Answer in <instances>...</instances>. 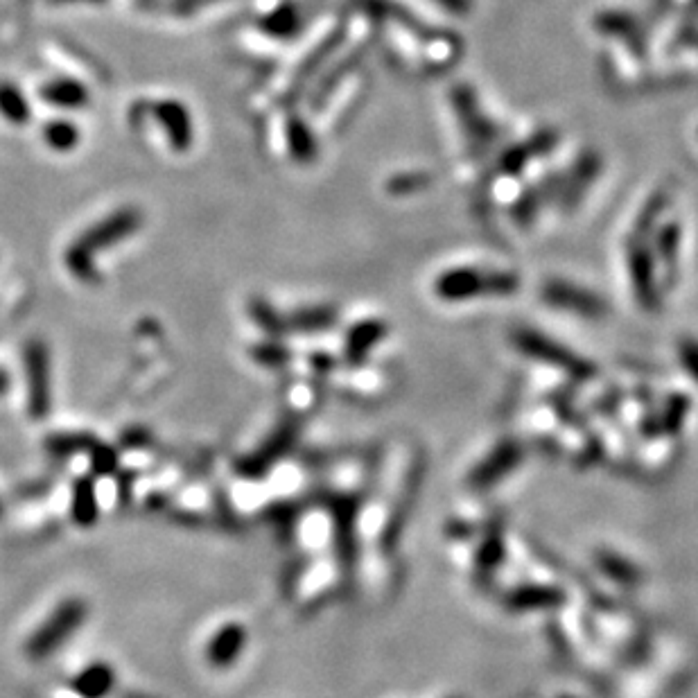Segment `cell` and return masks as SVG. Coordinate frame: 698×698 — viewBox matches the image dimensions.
<instances>
[{
	"label": "cell",
	"mask_w": 698,
	"mask_h": 698,
	"mask_svg": "<svg viewBox=\"0 0 698 698\" xmlns=\"http://www.w3.org/2000/svg\"><path fill=\"white\" fill-rule=\"evenodd\" d=\"M290 443H292V430L290 427H283V430H278L258 452H253V455L244 457L240 461L238 473L244 477L265 475L267 470L274 466V461L285 455L287 448H290Z\"/></svg>",
	"instance_id": "obj_5"
},
{
	"label": "cell",
	"mask_w": 698,
	"mask_h": 698,
	"mask_svg": "<svg viewBox=\"0 0 698 698\" xmlns=\"http://www.w3.org/2000/svg\"><path fill=\"white\" fill-rule=\"evenodd\" d=\"M100 446V441L91 434H52L48 439V450L55 455H77V452H89Z\"/></svg>",
	"instance_id": "obj_8"
},
{
	"label": "cell",
	"mask_w": 698,
	"mask_h": 698,
	"mask_svg": "<svg viewBox=\"0 0 698 698\" xmlns=\"http://www.w3.org/2000/svg\"><path fill=\"white\" fill-rule=\"evenodd\" d=\"M522 346H525L529 353H534V355H538V357H543V360H549V362H554V364H558V366H570V369H574V371L579 369V362L574 360L572 355H567V353L561 351V348H558V346L545 342V337L525 335V337H522Z\"/></svg>",
	"instance_id": "obj_9"
},
{
	"label": "cell",
	"mask_w": 698,
	"mask_h": 698,
	"mask_svg": "<svg viewBox=\"0 0 698 698\" xmlns=\"http://www.w3.org/2000/svg\"><path fill=\"white\" fill-rule=\"evenodd\" d=\"M71 687L80 698H107L116 687V671L107 662H93L73 678Z\"/></svg>",
	"instance_id": "obj_6"
},
{
	"label": "cell",
	"mask_w": 698,
	"mask_h": 698,
	"mask_svg": "<svg viewBox=\"0 0 698 698\" xmlns=\"http://www.w3.org/2000/svg\"><path fill=\"white\" fill-rule=\"evenodd\" d=\"M516 459H518V448H504V450H497L495 455L491 457V461H488V466H484L479 473L475 475V482L477 484H484V482H491V479H495L497 475H504L506 470H509L513 464H516Z\"/></svg>",
	"instance_id": "obj_11"
},
{
	"label": "cell",
	"mask_w": 698,
	"mask_h": 698,
	"mask_svg": "<svg viewBox=\"0 0 698 698\" xmlns=\"http://www.w3.org/2000/svg\"><path fill=\"white\" fill-rule=\"evenodd\" d=\"M513 281L506 276H479L475 272H452L439 281L443 299H464L479 292H511Z\"/></svg>",
	"instance_id": "obj_3"
},
{
	"label": "cell",
	"mask_w": 698,
	"mask_h": 698,
	"mask_svg": "<svg viewBox=\"0 0 698 698\" xmlns=\"http://www.w3.org/2000/svg\"><path fill=\"white\" fill-rule=\"evenodd\" d=\"M91 466H93V473L95 475H111L113 470L118 468V455H116V450L109 448V446H100L93 450V455H91Z\"/></svg>",
	"instance_id": "obj_12"
},
{
	"label": "cell",
	"mask_w": 698,
	"mask_h": 698,
	"mask_svg": "<svg viewBox=\"0 0 698 698\" xmlns=\"http://www.w3.org/2000/svg\"><path fill=\"white\" fill-rule=\"evenodd\" d=\"M86 615H89V606L82 599L71 597L52 610V615L43 622L37 633L25 642V653L30 660H46L61 649V644L71 640L73 635L80 631Z\"/></svg>",
	"instance_id": "obj_1"
},
{
	"label": "cell",
	"mask_w": 698,
	"mask_h": 698,
	"mask_svg": "<svg viewBox=\"0 0 698 698\" xmlns=\"http://www.w3.org/2000/svg\"><path fill=\"white\" fill-rule=\"evenodd\" d=\"M680 360H683L687 371L692 373V378L698 382V344L692 342V339H685V342L680 344Z\"/></svg>",
	"instance_id": "obj_13"
},
{
	"label": "cell",
	"mask_w": 698,
	"mask_h": 698,
	"mask_svg": "<svg viewBox=\"0 0 698 698\" xmlns=\"http://www.w3.org/2000/svg\"><path fill=\"white\" fill-rule=\"evenodd\" d=\"M247 628L242 624H224L206 644V662L215 669H229L247 647Z\"/></svg>",
	"instance_id": "obj_4"
},
{
	"label": "cell",
	"mask_w": 698,
	"mask_h": 698,
	"mask_svg": "<svg viewBox=\"0 0 698 698\" xmlns=\"http://www.w3.org/2000/svg\"><path fill=\"white\" fill-rule=\"evenodd\" d=\"M549 299L558 305H565V308H572L583 314H597L599 312V301L595 296H590L586 292L570 290V287H552L549 290Z\"/></svg>",
	"instance_id": "obj_10"
},
{
	"label": "cell",
	"mask_w": 698,
	"mask_h": 698,
	"mask_svg": "<svg viewBox=\"0 0 698 698\" xmlns=\"http://www.w3.org/2000/svg\"><path fill=\"white\" fill-rule=\"evenodd\" d=\"M373 339H375V330L371 326L357 328L351 337V346H348L351 348V355H362L364 348L373 344Z\"/></svg>",
	"instance_id": "obj_14"
},
{
	"label": "cell",
	"mask_w": 698,
	"mask_h": 698,
	"mask_svg": "<svg viewBox=\"0 0 698 698\" xmlns=\"http://www.w3.org/2000/svg\"><path fill=\"white\" fill-rule=\"evenodd\" d=\"M71 516L80 527H93L100 516L98 493H95L93 477H80L73 484Z\"/></svg>",
	"instance_id": "obj_7"
},
{
	"label": "cell",
	"mask_w": 698,
	"mask_h": 698,
	"mask_svg": "<svg viewBox=\"0 0 698 698\" xmlns=\"http://www.w3.org/2000/svg\"><path fill=\"white\" fill-rule=\"evenodd\" d=\"M25 385H28V414L34 421L46 418L52 407V378L48 348L39 339L25 346Z\"/></svg>",
	"instance_id": "obj_2"
}]
</instances>
